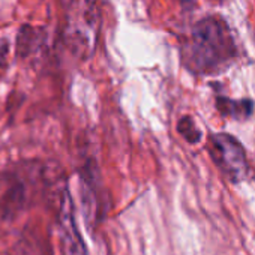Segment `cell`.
I'll return each mask as SVG.
<instances>
[{"instance_id":"cell-1","label":"cell","mask_w":255,"mask_h":255,"mask_svg":"<svg viewBox=\"0 0 255 255\" xmlns=\"http://www.w3.org/2000/svg\"><path fill=\"white\" fill-rule=\"evenodd\" d=\"M236 54L230 29L219 17H207L198 21L182 48L185 65L197 74L221 71Z\"/></svg>"},{"instance_id":"cell-2","label":"cell","mask_w":255,"mask_h":255,"mask_svg":"<svg viewBox=\"0 0 255 255\" xmlns=\"http://www.w3.org/2000/svg\"><path fill=\"white\" fill-rule=\"evenodd\" d=\"M101 11L98 0H72L65 26V42L71 53L89 59L98 42Z\"/></svg>"},{"instance_id":"cell-3","label":"cell","mask_w":255,"mask_h":255,"mask_svg":"<svg viewBox=\"0 0 255 255\" xmlns=\"http://www.w3.org/2000/svg\"><path fill=\"white\" fill-rule=\"evenodd\" d=\"M209 152L215 164L231 180L239 182L246 176L248 161L242 144L228 134H215L210 137Z\"/></svg>"},{"instance_id":"cell-4","label":"cell","mask_w":255,"mask_h":255,"mask_svg":"<svg viewBox=\"0 0 255 255\" xmlns=\"http://www.w3.org/2000/svg\"><path fill=\"white\" fill-rule=\"evenodd\" d=\"M60 227L63 231V245L66 255H86V248L83 243V239L78 233L71 201L66 197L63 207H62V215H60Z\"/></svg>"},{"instance_id":"cell-5","label":"cell","mask_w":255,"mask_h":255,"mask_svg":"<svg viewBox=\"0 0 255 255\" xmlns=\"http://www.w3.org/2000/svg\"><path fill=\"white\" fill-rule=\"evenodd\" d=\"M218 108L221 110L222 114L225 116H231L236 119H246L251 116L254 104L249 99H243V101H230L227 98H219L218 99Z\"/></svg>"},{"instance_id":"cell-6","label":"cell","mask_w":255,"mask_h":255,"mask_svg":"<svg viewBox=\"0 0 255 255\" xmlns=\"http://www.w3.org/2000/svg\"><path fill=\"white\" fill-rule=\"evenodd\" d=\"M177 129H179L180 135L191 144L198 143L201 138V132L198 131V128L195 126V123L191 117H182L177 125Z\"/></svg>"},{"instance_id":"cell-7","label":"cell","mask_w":255,"mask_h":255,"mask_svg":"<svg viewBox=\"0 0 255 255\" xmlns=\"http://www.w3.org/2000/svg\"><path fill=\"white\" fill-rule=\"evenodd\" d=\"M8 56H9V44L8 41H0V68H3L6 65V60H8Z\"/></svg>"}]
</instances>
